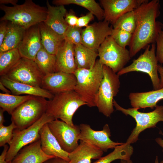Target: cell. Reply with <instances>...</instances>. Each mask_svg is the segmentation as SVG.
Instances as JSON below:
<instances>
[{"label": "cell", "mask_w": 163, "mask_h": 163, "mask_svg": "<svg viewBox=\"0 0 163 163\" xmlns=\"http://www.w3.org/2000/svg\"><path fill=\"white\" fill-rule=\"evenodd\" d=\"M147 0H101L104 20L113 25L121 16L138 8Z\"/></svg>", "instance_id": "2e32d148"}, {"label": "cell", "mask_w": 163, "mask_h": 163, "mask_svg": "<svg viewBox=\"0 0 163 163\" xmlns=\"http://www.w3.org/2000/svg\"><path fill=\"white\" fill-rule=\"evenodd\" d=\"M155 140L156 142L163 149V139H162L158 137L156 138Z\"/></svg>", "instance_id": "7dc6e473"}, {"label": "cell", "mask_w": 163, "mask_h": 163, "mask_svg": "<svg viewBox=\"0 0 163 163\" xmlns=\"http://www.w3.org/2000/svg\"><path fill=\"white\" fill-rule=\"evenodd\" d=\"M87 103L74 90L54 95L48 101L46 113L55 120L60 119L67 124L73 126L72 118L80 107Z\"/></svg>", "instance_id": "277c9868"}, {"label": "cell", "mask_w": 163, "mask_h": 163, "mask_svg": "<svg viewBox=\"0 0 163 163\" xmlns=\"http://www.w3.org/2000/svg\"><path fill=\"white\" fill-rule=\"evenodd\" d=\"M77 82L74 74L57 72L44 75L41 87L55 95L75 90Z\"/></svg>", "instance_id": "9a60e30c"}, {"label": "cell", "mask_w": 163, "mask_h": 163, "mask_svg": "<svg viewBox=\"0 0 163 163\" xmlns=\"http://www.w3.org/2000/svg\"><path fill=\"white\" fill-rule=\"evenodd\" d=\"M120 163H133V162L130 159H129L128 160H121Z\"/></svg>", "instance_id": "c3c4849f"}, {"label": "cell", "mask_w": 163, "mask_h": 163, "mask_svg": "<svg viewBox=\"0 0 163 163\" xmlns=\"http://www.w3.org/2000/svg\"><path fill=\"white\" fill-rule=\"evenodd\" d=\"M5 76L16 82L41 87L44 75L34 60L21 57Z\"/></svg>", "instance_id": "8fae6325"}, {"label": "cell", "mask_w": 163, "mask_h": 163, "mask_svg": "<svg viewBox=\"0 0 163 163\" xmlns=\"http://www.w3.org/2000/svg\"><path fill=\"white\" fill-rule=\"evenodd\" d=\"M52 2L56 5H77L87 9L99 21H102L104 19L103 9L94 0H54Z\"/></svg>", "instance_id": "83f0119b"}, {"label": "cell", "mask_w": 163, "mask_h": 163, "mask_svg": "<svg viewBox=\"0 0 163 163\" xmlns=\"http://www.w3.org/2000/svg\"><path fill=\"white\" fill-rule=\"evenodd\" d=\"M159 163H163V160L161 161Z\"/></svg>", "instance_id": "f907efd6"}, {"label": "cell", "mask_w": 163, "mask_h": 163, "mask_svg": "<svg viewBox=\"0 0 163 163\" xmlns=\"http://www.w3.org/2000/svg\"><path fill=\"white\" fill-rule=\"evenodd\" d=\"M46 98L33 96L16 108L12 113L11 121L17 129L22 130L31 126L46 113L48 101Z\"/></svg>", "instance_id": "8992f818"}, {"label": "cell", "mask_w": 163, "mask_h": 163, "mask_svg": "<svg viewBox=\"0 0 163 163\" xmlns=\"http://www.w3.org/2000/svg\"><path fill=\"white\" fill-rule=\"evenodd\" d=\"M41 148L46 155L53 156L69 161V153L63 150L50 131L48 123L44 124L40 131Z\"/></svg>", "instance_id": "44dd1931"}, {"label": "cell", "mask_w": 163, "mask_h": 163, "mask_svg": "<svg viewBox=\"0 0 163 163\" xmlns=\"http://www.w3.org/2000/svg\"><path fill=\"white\" fill-rule=\"evenodd\" d=\"M75 62L77 69H91L93 67L98 53L82 44L74 45Z\"/></svg>", "instance_id": "4316f807"}, {"label": "cell", "mask_w": 163, "mask_h": 163, "mask_svg": "<svg viewBox=\"0 0 163 163\" xmlns=\"http://www.w3.org/2000/svg\"><path fill=\"white\" fill-rule=\"evenodd\" d=\"M79 126L81 131L79 140L95 145L104 152H107L108 149H114L123 143L113 142L110 139L111 133L107 124H105L100 131L92 129L87 124L82 123Z\"/></svg>", "instance_id": "4fadbf2b"}, {"label": "cell", "mask_w": 163, "mask_h": 163, "mask_svg": "<svg viewBox=\"0 0 163 163\" xmlns=\"http://www.w3.org/2000/svg\"><path fill=\"white\" fill-rule=\"evenodd\" d=\"M17 126L13 122L8 126L0 125V146H4L6 144H9L13 137L14 130Z\"/></svg>", "instance_id": "d590c367"}, {"label": "cell", "mask_w": 163, "mask_h": 163, "mask_svg": "<svg viewBox=\"0 0 163 163\" xmlns=\"http://www.w3.org/2000/svg\"><path fill=\"white\" fill-rule=\"evenodd\" d=\"M46 5L47 15L44 22L55 32L64 37V33L69 26L65 20L67 12L66 9L63 5L52 6L48 0L46 1Z\"/></svg>", "instance_id": "7402d4cb"}, {"label": "cell", "mask_w": 163, "mask_h": 163, "mask_svg": "<svg viewBox=\"0 0 163 163\" xmlns=\"http://www.w3.org/2000/svg\"><path fill=\"white\" fill-rule=\"evenodd\" d=\"M65 20L69 26H77L78 18L73 11L70 10L69 12H67L65 16Z\"/></svg>", "instance_id": "f35d334b"}, {"label": "cell", "mask_w": 163, "mask_h": 163, "mask_svg": "<svg viewBox=\"0 0 163 163\" xmlns=\"http://www.w3.org/2000/svg\"><path fill=\"white\" fill-rule=\"evenodd\" d=\"M82 28L69 26L64 35V40L74 45L82 44Z\"/></svg>", "instance_id": "836d02e7"}, {"label": "cell", "mask_w": 163, "mask_h": 163, "mask_svg": "<svg viewBox=\"0 0 163 163\" xmlns=\"http://www.w3.org/2000/svg\"><path fill=\"white\" fill-rule=\"evenodd\" d=\"M133 152V148L130 144L123 143L116 146L112 152L94 163H111L117 159L128 160L130 159Z\"/></svg>", "instance_id": "f546056e"}, {"label": "cell", "mask_w": 163, "mask_h": 163, "mask_svg": "<svg viewBox=\"0 0 163 163\" xmlns=\"http://www.w3.org/2000/svg\"><path fill=\"white\" fill-rule=\"evenodd\" d=\"M158 72L159 73L160 76V88H163V66L158 64Z\"/></svg>", "instance_id": "7bdbcfd3"}, {"label": "cell", "mask_w": 163, "mask_h": 163, "mask_svg": "<svg viewBox=\"0 0 163 163\" xmlns=\"http://www.w3.org/2000/svg\"><path fill=\"white\" fill-rule=\"evenodd\" d=\"M56 56L48 53L43 47L38 51L34 61L44 75L56 72Z\"/></svg>", "instance_id": "f1b7e54d"}, {"label": "cell", "mask_w": 163, "mask_h": 163, "mask_svg": "<svg viewBox=\"0 0 163 163\" xmlns=\"http://www.w3.org/2000/svg\"><path fill=\"white\" fill-rule=\"evenodd\" d=\"M55 120L46 113L37 122L29 127L22 130L17 129L13 132V137L9 145L6 160L11 162L19 151L24 147L40 139V131L45 124Z\"/></svg>", "instance_id": "52a82bcc"}, {"label": "cell", "mask_w": 163, "mask_h": 163, "mask_svg": "<svg viewBox=\"0 0 163 163\" xmlns=\"http://www.w3.org/2000/svg\"><path fill=\"white\" fill-rule=\"evenodd\" d=\"M0 89L4 93L11 94V91L0 82Z\"/></svg>", "instance_id": "f6af8a7d"}, {"label": "cell", "mask_w": 163, "mask_h": 163, "mask_svg": "<svg viewBox=\"0 0 163 163\" xmlns=\"http://www.w3.org/2000/svg\"><path fill=\"white\" fill-rule=\"evenodd\" d=\"M42 44L44 49L49 53L56 55L64 39L44 22L38 24Z\"/></svg>", "instance_id": "d4e9b609"}, {"label": "cell", "mask_w": 163, "mask_h": 163, "mask_svg": "<svg viewBox=\"0 0 163 163\" xmlns=\"http://www.w3.org/2000/svg\"><path fill=\"white\" fill-rule=\"evenodd\" d=\"M0 9L5 13L0 21H7L17 25L25 30L44 22L47 15V7L26 0L21 5L8 6L1 5Z\"/></svg>", "instance_id": "7a4b0ae2"}, {"label": "cell", "mask_w": 163, "mask_h": 163, "mask_svg": "<svg viewBox=\"0 0 163 163\" xmlns=\"http://www.w3.org/2000/svg\"><path fill=\"white\" fill-rule=\"evenodd\" d=\"M94 15L90 12L86 15L78 18L77 27L80 28L87 27L89 22L94 18Z\"/></svg>", "instance_id": "74e56055"}, {"label": "cell", "mask_w": 163, "mask_h": 163, "mask_svg": "<svg viewBox=\"0 0 163 163\" xmlns=\"http://www.w3.org/2000/svg\"><path fill=\"white\" fill-rule=\"evenodd\" d=\"M42 47L37 24L26 30L18 49L21 57L34 60L37 54Z\"/></svg>", "instance_id": "e0dca14e"}, {"label": "cell", "mask_w": 163, "mask_h": 163, "mask_svg": "<svg viewBox=\"0 0 163 163\" xmlns=\"http://www.w3.org/2000/svg\"><path fill=\"white\" fill-rule=\"evenodd\" d=\"M9 146L8 145H6L4 146L3 150L0 156V163H11V162H9L6 160V155Z\"/></svg>", "instance_id": "60d3db41"}, {"label": "cell", "mask_w": 163, "mask_h": 163, "mask_svg": "<svg viewBox=\"0 0 163 163\" xmlns=\"http://www.w3.org/2000/svg\"><path fill=\"white\" fill-rule=\"evenodd\" d=\"M104 20L95 22L82 29V45L96 52L107 37L110 36L112 26Z\"/></svg>", "instance_id": "5bb4252c"}, {"label": "cell", "mask_w": 163, "mask_h": 163, "mask_svg": "<svg viewBox=\"0 0 163 163\" xmlns=\"http://www.w3.org/2000/svg\"><path fill=\"white\" fill-rule=\"evenodd\" d=\"M113 106L116 110L121 111L126 115H129L136 120V125L133 130L126 142L130 144L138 139L139 134L146 129L156 127L159 122H163V106L157 105L153 111L147 113L139 112L137 108L125 109L113 100Z\"/></svg>", "instance_id": "ba28073f"}, {"label": "cell", "mask_w": 163, "mask_h": 163, "mask_svg": "<svg viewBox=\"0 0 163 163\" xmlns=\"http://www.w3.org/2000/svg\"><path fill=\"white\" fill-rule=\"evenodd\" d=\"M136 24L134 10L128 12L120 17L112 25L113 28L120 29L133 34Z\"/></svg>", "instance_id": "d6a6232c"}, {"label": "cell", "mask_w": 163, "mask_h": 163, "mask_svg": "<svg viewBox=\"0 0 163 163\" xmlns=\"http://www.w3.org/2000/svg\"><path fill=\"white\" fill-rule=\"evenodd\" d=\"M160 1L147 0L134 10L136 27L129 45L131 58L150 44L155 43L163 24L156 19L160 15Z\"/></svg>", "instance_id": "6da1fadb"}, {"label": "cell", "mask_w": 163, "mask_h": 163, "mask_svg": "<svg viewBox=\"0 0 163 163\" xmlns=\"http://www.w3.org/2000/svg\"><path fill=\"white\" fill-rule=\"evenodd\" d=\"M43 163H69V162L62 158L54 157L46 161Z\"/></svg>", "instance_id": "b9f144b4"}, {"label": "cell", "mask_w": 163, "mask_h": 163, "mask_svg": "<svg viewBox=\"0 0 163 163\" xmlns=\"http://www.w3.org/2000/svg\"><path fill=\"white\" fill-rule=\"evenodd\" d=\"M18 0H0V4L1 5L11 4L13 6L17 5Z\"/></svg>", "instance_id": "ee69618b"}, {"label": "cell", "mask_w": 163, "mask_h": 163, "mask_svg": "<svg viewBox=\"0 0 163 163\" xmlns=\"http://www.w3.org/2000/svg\"><path fill=\"white\" fill-rule=\"evenodd\" d=\"M104 152L98 147L80 140L78 147L69 153V163H91L101 157Z\"/></svg>", "instance_id": "603a6c76"}, {"label": "cell", "mask_w": 163, "mask_h": 163, "mask_svg": "<svg viewBox=\"0 0 163 163\" xmlns=\"http://www.w3.org/2000/svg\"><path fill=\"white\" fill-rule=\"evenodd\" d=\"M132 34L121 29L113 28L110 36L119 46L126 48L130 43Z\"/></svg>", "instance_id": "e575fe53"}, {"label": "cell", "mask_w": 163, "mask_h": 163, "mask_svg": "<svg viewBox=\"0 0 163 163\" xmlns=\"http://www.w3.org/2000/svg\"><path fill=\"white\" fill-rule=\"evenodd\" d=\"M21 58L18 49L0 53V75L7 73Z\"/></svg>", "instance_id": "1f68e13d"}, {"label": "cell", "mask_w": 163, "mask_h": 163, "mask_svg": "<svg viewBox=\"0 0 163 163\" xmlns=\"http://www.w3.org/2000/svg\"><path fill=\"white\" fill-rule=\"evenodd\" d=\"M0 82L11 92L13 94L19 95L26 94L39 96L49 100L53 98L54 95L41 87L16 82L5 75L1 76Z\"/></svg>", "instance_id": "ffe728a7"}, {"label": "cell", "mask_w": 163, "mask_h": 163, "mask_svg": "<svg viewBox=\"0 0 163 163\" xmlns=\"http://www.w3.org/2000/svg\"><path fill=\"white\" fill-rule=\"evenodd\" d=\"M33 96H21L0 93V107L5 111L11 115L14 110Z\"/></svg>", "instance_id": "4dcf8cb0"}, {"label": "cell", "mask_w": 163, "mask_h": 163, "mask_svg": "<svg viewBox=\"0 0 163 163\" xmlns=\"http://www.w3.org/2000/svg\"><path fill=\"white\" fill-rule=\"evenodd\" d=\"M74 45L64 40L56 55V72L74 74L77 68L75 62Z\"/></svg>", "instance_id": "d6986e66"}, {"label": "cell", "mask_w": 163, "mask_h": 163, "mask_svg": "<svg viewBox=\"0 0 163 163\" xmlns=\"http://www.w3.org/2000/svg\"><path fill=\"white\" fill-rule=\"evenodd\" d=\"M129 98L133 108L153 109L158 102L163 99V88L147 92L131 93Z\"/></svg>", "instance_id": "cb8c5ba5"}, {"label": "cell", "mask_w": 163, "mask_h": 163, "mask_svg": "<svg viewBox=\"0 0 163 163\" xmlns=\"http://www.w3.org/2000/svg\"><path fill=\"white\" fill-rule=\"evenodd\" d=\"M155 43H156V56L157 59L161 64L163 63V31L159 33Z\"/></svg>", "instance_id": "8d00e7d4"}, {"label": "cell", "mask_w": 163, "mask_h": 163, "mask_svg": "<svg viewBox=\"0 0 163 163\" xmlns=\"http://www.w3.org/2000/svg\"><path fill=\"white\" fill-rule=\"evenodd\" d=\"M97 51L100 62L116 73L123 68L131 58L129 51L119 46L111 36L106 37Z\"/></svg>", "instance_id": "9c48e42d"}, {"label": "cell", "mask_w": 163, "mask_h": 163, "mask_svg": "<svg viewBox=\"0 0 163 163\" xmlns=\"http://www.w3.org/2000/svg\"><path fill=\"white\" fill-rule=\"evenodd\" d=\"M1 21L0 23V46L2 45L7 34L8 22L7 21Z\"/></svg>", "instance_id": "ab89813d"}, {"label": "cell", "mask_w": 163, "mask_h": 163, "mask_svg": "<svg viewBox=\"0 0 163 163\" xmlns=\"http://www.w3.org/2000/svg\"><path fill=\"white\" fill-rule=\"evenodd\" d=\"M5 111L2 108H0V125H3L5 121L4 113Z\"/></svg>", "instance_id": "bcb514c9"}, {"label": "cell", "mask_w": 163, "mask_h": 163, "mask_svg": "<svg viewBox=\"0 0 163 163\" xmlns=\"http://www.w3.org/2000/svg\"><path fill=\"white\" fill-rule=\"evenodd\" d=\"M155 163H159L158 162V156H156L155 161Z\"/></svg>", "instance_id": "681fc988"}, {"label": "cell", "mask_w": 163, "mask_h": 163, "mask_svg": "<svg viewBox=\"0 0 163 163\" xmlns=\"http://www.w3.org/2000/svg\"><path fill=\"white\" fill-rule=\"evenodd\" d=\"M155 43L148 45L143 53L133 61L130 65L124 67L117 73L119 75L134 71L147 74L150 77L154 90L160 88V79L158 75V61L157 59Z\"/></svg>", "instance_id": "30bf717a"}, {"label": "cell", "mask_w": 163, "mask_h": 163, "mask_svg": "<svg viewBox=\"0 0 163 163\" xmlns=\"http://www.w3.org/2000/svg\"><path fill=\"white\" fill-rule=\"evenodd\" d=\"M54 157L43 152L40 139L23 148L13 158L11 163H43Z\"/></svg>", "instance_id": "ac0fdd59"}, {"label": "cell", "mask_w": 163, "mask_h": 163, "mask_svg": "<svg viewBox=\"0 0 163 163\" xmlns=\"http://www.w3.org/2000/svg\"><path fill=\"white\" fill-rule=\"evenodd\" d=\"M25 30H26L17 25L10 22H8V31L0 46V53L18 49Z\"/></svg>", "instance_id": "484cf974"}, {"label": "cell", "mask_w": 163, "mask_h": 163, "mask_svg": "<svg viewBox=\"0 0 163 163\" xmlns=\"http://www.w3.org/2000/svg\"><path fill=\"white\" fill-rule=\"evenodd\" d=\"M49 128L62 149L69 153L78 146L80 134L79 126H71L58 119L48 123Z\"/></svg>", "instance_id": "7c38bea8"}, {"label": "cell", "mask_w": 163, "mask_h": 163, "mask_svg": "<svg viewBox=\"0 0 163 163\" xmlns=\"http://www.w3.org/2000/svg\"><path fill=\"white\" fill-rule=\"evenodd\" d=\"M103 78L97 95L96 107L99 111L110 117L114 110L113 97L119 91L120 82L119 76L110 68L103 65Z\"/></svg>", "instance_id": "5b68a950"}, {"label": "cell", "mask_w": 163, "mask_h": 163, "mask_svg": "<svg viewBox=\"0 0 163 163\" xmlns=\"http://www.w3.org/2000/svg\"><path fill=\"white\" fill-rule=\"evenodd\" d=\"M103 65L97 60L93 68L77 69L74 73L77 81L74 91L90 107L96 106L98 90L103 78Z\"/></svg>", "instance_id": "3957f363"}]
</instances>
